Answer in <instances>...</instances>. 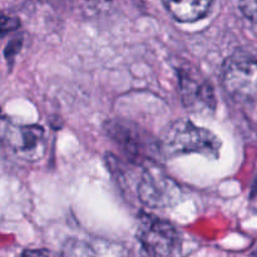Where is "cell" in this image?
<instances>
[{"mask_svg":"<svg viewBox=\"0 0 257 257\" xmlns=\"http://www.w3.org/2000/svg\"><path fill=\"white\" fill-rule=\"evenodd\" d=\"M222 142L207 128L200 127L187 119L171 123L161 138V150L166 156L200 153L205 157L218 158Z\"/></svg>","mask_w":257,"mask_h":257,"instance_id":"1","label":"cell"},{"mask_svg":"<svg viewBox=\"0 0 257 257\" xmlns=\"http://www.w3.org/2000/svg\"><path fill=\"white\" fill-rule=\"evenodd\" d=\"M0 143L19 160L37 162L47 152V135L39 124H19L0 117Z\"/></svg>","mask_w":257,"mask_h":257,"instance_id":"2","label":"cell"},{"mask_svg":"<svg viewBox=\"0 0 257 257\" xmlns=\"http://www.w3.org/2000/svg\"><path fill=\"white\" fill-rule=\"evenodd\" d=\"M223 89L233 100L242 104L257 102V58L236 53L222 64Z\"/></svg>","mask_w":257,"mask_h":257,"instance_id":"3","label":"cell"},{"mask_svg":"<svg viewBox=\"0 0 257 257\" xmlns=\"http://www.w3.org/2000/svg\"><path fill=\"white\" fill-rule=\"evenodd\" d=\"M138 240L152 256H176L181 252V236L175 226L150 213H141Z\"/></svg>","mask_w":257,"mask_h":257,"instance_id":"4","label":"cell"},{"mask_svg":"<svg viewBox=\"0 0 257 257\" xmlns=\"http://www.w3.org/2000/svg\"><path fill=\"white\" fill-rule=\"evenodd\" d=\"M137 193L141 202L152 208L170 207L177 203L181 196L177 183L156 167L143 170L137 186Z\"/></svg>","mask_w":257,"mask_h":257,"instance_id":"5","label":"cell"},{"mask_svg":"<svg viewBox=\"0 0 257 257\" xmlns=\"http://www.w3.org/2000/svg\"><path fill=\"white\" fill-rule=\"evenodd\" d=\"M180 92L182 102L191 109H215L216 98L212 87L206 80L198 79L188 72L180 73Z\"/></svg>","mask_w":257,"mask_h":257,"instance_id":"6","label":"cell"},{"mask_svg":"<svg viewBox=\"0 0 257 257\" xmlns=\"http://www.w3.org/2000/svg\"><path fill=\"white\" fill-rule=\"evenodd\" d=\"M107 131L128 156L136 160L145 158V151L147 147L145 140L141 137L138 128L131 127L128 123L115 120L109 123Z\"/></svg>","mask_w":257,"mask_h":257,"instance_id":"7","label":"cell"},{"mask_svg":"<svg viewBox=\"0 0 257 257\" xmlns=\"http://www.w3.org/2000/svg\"><path fill=\"white\" fill-rule=\"evenodd\" d=\"M171 17L180 23H195L208 15L212 0H162Z\"/></svg>","mask_w":257,"mask_h":257,"instance_id":"8","label":"cell"},{"mask_svg":"<svg viewBox=\"0 0 257 257\" xmlns=\"http://www.w3.org/2000/svg\"><path fill=\"white\" fill-rule=\"evenodd\" d=\"M238 7L250 29L257 37V0H240Z\"/></svg>","mask_w":257,"mask_h":257,"instance_id":"9","label":"cell"},{"mask_svg":"<svg viewBox=\"0 0 257 257\" xmlns=\"http://www.w3.org/2000/svg\"><path fill=\"white\" fill-rule=\"evenodd\" d=\"M19 27V20L15 18L0 15V35H5Z\"/></svg>","mask_w":257,"mask_h":257,"instance_id":"10","label":"cell"}]
</instances>
